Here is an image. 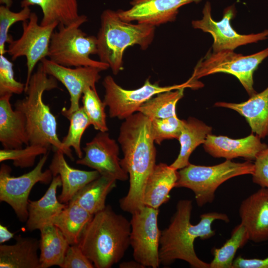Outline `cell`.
I'll return each instance as SVG.
<instances>
[{
  "instance_id": "1",
  "label": "cell",
  "mask_w": 268,
  "mask_h": 268,
  "mask_svg": "<svg viewBox=\"0 0 268 268\" xmlns=\"http://www.w3.org/2000/svg\"><path fill=\"white\" fill-rule=\"evenodd\" d=\"M123 152L121 164L129 177L127 194L120 200V206L133 214L144 205V189L155 165L156 148L151 131V120L137 112L122 124L118 138Z\"/></svg>"
},
{
  "instance_id": "2",
  "label": "cell",
  "mask_w": 268,
  "mask_h": 268,
  "mask_svg": "<svg viewBox=\"0 0 268 268\" xmlns=\"http://www.w3.org/2000/svg\"><path fill=\"white\" fill-rule=\"evenodd\" d=\"M193 209L192 201L181 200L177 203L176 211L168 226L161 231L159 247L160 265L168 266L177 260L187 262L194 268H210V265L197 255L194 242L199 238L206 240L213 237L215 231L212 223L216 220L228 222L226 214L217 212L205 213L200 216L196 224L191 222Z\"/></svg>"
},
{
  "instance_id": "3",
  "label": "cell",
  "mask_w": 268,
  "mask_h": 268,
  "mask_svg": "<svg viewBox=\"0 0 268 268\" xmlns=\"http://www.w3.org/2000/svg\"><path fill=\"white\" fill-rule=\"evenodd\" d=\"M131 222L108 205L93 215L78 245L94 268H110L130 245Z\"/></svg>"
},
{
  "instance_id": "4",
  "label": "cell",
  "mask_w": 268,
  "mask_h": 268,
  "mask_svg": "<svg viewBox=\"0 0 268 268\" xmlns=\"http://www.w3.org/2000/svg\"><path fill=\"white\" fill-rule=\"evenodd\" d=\"M57 88V80L45 72L40 62L24 91L26 96L16 101L14 107L25 116L29 144L52 147L66 155L58 135L56 118L43 100L45 91Z\"/></svg>"
},
{
  "instance_id": "5",
  "label": "cell",
  "mask_w": 268,
  "mask_h": 268,
  "mask_svg": "<svg viewBox=\"0 0 268 268\" xmlns=\"http://www.w3.org/2000/svg\"><path fill=\"white\" fill-rule=\"evenodd\" d=\"M100 19L96 36L97 55L100 61L107 64L116 75L123 69L125 50L135 45L146 50L153 40L155 26L124 21L117 11L111 9L104 10Z\"/></svg>"
},
{
  "instance_id": "6",
  "label": "cell",
  "mask_w": 268,
  "mask_h": 268,
  "mask_svg": "<svg viewBox=\"0 0 268 268\" xmlns=\"http://www.w3.org/2000/svg\"><path fill=\"white\" fill-rule=\"evenodd\" d=\"M87 21L85 15H80L68 25H59L58 30L53 32L49 45L48 57L51 61L67 67H91L107 70L109 66L90 58L97 54V38L88 36L80 27Z\"/></svg>"
},
{
  "instance_id": "7",
  "label": "cell",
  "mask_w": 268,
  "mask_h": 268,
  "mask_svg": "<svg viewBox=\"0 0 268 268\" xmlns=\"http://www.w3.org/2000/svg\"><path fill=\"white\" fill-rule=\"evenodd\" d=\"M254 169V163L248 160L241 163L226 160L213 166L190 163L178 171L175 187L192 191L197 205L202 207L213 201L217 189L224 182L236 176L252 175Z\"/></svg>"
},
{
  "instance_id": "8",
  "label": "cell",
  "mask_w": 268,
  "mask_h": 268,
  "mask_svg": "<svg viewBox=\"0 0 268 268\" xmlns=\"http://www.w3.org/2000/svg\"><path fill=\"white\" fill-rule=\"evenodd\" d=\"M102 85L105 90L103 102L108 108L109 116L120 120H125L137 112L143 103L159 93L183 88H198L202 86L201 83L191 77L184 83L171 86H160L158 82L152 83L148 78L139 88L126 89L118 84L111 75L104 77Z\"/></svg>"
},
{
  "instance_id": "9",
  "label": "cell",
  "mask_w": 268,
  "mask_h": 268,
  "mask_svg": "<svg viewBox=\"0 0 268 268\" xmlns=\"http://www.w3.org/2000/svg\"><path fill=\"white\" fill-rule=\"evenodd\" d=\"M267 57L268 48L248 56L237 54L232 50L210 52L198 63L191 77L198 80L216 73L230 74L239 80L251 97L257 93L254 88V73Z\"/></svg>"
},
{
  "instance_id": "10",
  "label": "cell",
  "mask_w": 268,
  "mask_h": 268,
  "mask_svg": "<svg viewBox=\"0 0 268 268\" xmlns=\"http://www.w3.org/2000/svg\"><path fill=\"white\" fill-rule=\"evenodd\" d=\"M48 156V153L43 155L33 169L18 177L11 176V169L7 165H0V201L8 204L21 222L28 218V198L32 188L38 182L48 184L53 179L49 169L43 171Z\"/></svg>"
},
{
  "instance_id": "11",
  "label": "cell",
  "mask_w": 268,
  "mask_h": 268,
  "mask_svg": "<svg viewBox=\"0 0 268 268\" xmlns=\"http://www.w3.org/2000/svg\"><path fill=\"white\" fill-rule=\"evenodd\" d=\"M159 212V209L144 206L132 214L130 245L134 260L145 268H157L160 265Z\"/></svg>"
},
{
  "instance_id": "12",
  "label": "cell",
  "mask_w": 268,
  "mask_h": 268,
  "mask_svg": "<svg viewBox=\"0 0 268 268\" xmlns=\"http://www.w3.org/2000/svg\"><path fill=\"white\" fill-rule=\"evenodd\" d=\"M59 23L54 22L47 25L38 23V17L31 12L29 19L22 22V33L19 38L12 40L6 53L12 61L24 56L27 68L25 90L28 86L35 67L39 62L48 57L52 35Z\"/></svg>"
},
{
  "instance_id": "13",
  "label": "cell",
  "mask_w": 268,
  "mask_h": 268,
  "mask_svg": "<svg viewBox=\"0 0 268 268\" xmlns=\"http://www.w3.org/2000/svg\"><path fill=\"white\" fill-rule=\"evenodd\" d=\"M235 12L234 6H229L224 10L222 19L215 21L211 16V4L207 1L202 9V18L192 21L194 28L201 30L212 35L213 39V52L223 50L234 51L240 46L256 43L268 38V29L257 34L245 35L237 33L231 25V20L234 16Z\"/></svg>"
},
{
  "instance_id": "14",
  "label": "cell",
  "mask_w": 268,
  "mask_h": 268,
  "mask_svg": "<svg viewBox=\"0 0 268 268\" xmlns=\"http://www.w3.org/2000/svg\"><path fill=\"white\" fill-rule=\"evenodd\" d=\"M84 156L79 158L77 164L84 165L116 180L125 181L129 175L121 164L119 147L107 132H99L83 148Z\"/></svg>"
},
{
  "instance_id": "15",
  "label": "cell",
  "mask_w": 268,
  "mask_h": 268,
  "mask_svg": "<svg viewBox=\"0 0 268 268\" xmlns=\"http://www.w3.org/2000/svg\"><path fill=\"white\" fill-rule=\"evenodd\" d=\"M45 72L60 81L67 89L70 105L68 109L63 108L62 114L66 116L80 107L79 101L87 87L96 88L101 78V69L91 67H67L60 65L46 58L40 62Z\"/></svg>"
},
{
  "instance_id": "16",
  "label": "cell",
  "mask_w": 268,
  "mask_h": 268,
  "mask_svg": "<svg viewBox=\"0 0 268 268\" xmlns=\"http://www.w3.org/2000/svg\"><path fill=\"white\" fill-rule=\"evenodd\" d=\"M201 0H133L131 7L117 12L124 21L159 26L175 20L182 6Z\"/></svg>"
},
{
  "instance_id": "17",
  "label": "cell",
  "mask_w": 268,
  "mask_h": 268,
  "mask_svg": "<svg viewBox=\"0 0 268 268\" xmlns=\"http://www.w3.org/2000/svg\"><path fill=\"white\" fill-rule=\"evenodd\" d=\"M239 213L249 240L255 243L268 240V189L261 187L244 200Z\"/></svg>"
},
{
  "instance_id": "18",
  "label": "cell",
  "mask_w": 268,
  "mask_h": 268,
  "mask_svg": "<svg viewBox=\"0 0 268 268\" xmlns=\"http://www.w3.org/2000/svg\"><path fill=\"white\" fill-rule=\"evenodd\" d=\"M256 134L240 139L209 134L203 143L205 151L215 158L226 160L242 157L248 161L255 160L258 155L268 146L261 142Z\"/></svg>"
},
{
  "instance_id": "19",
  "label": "cell",
  "mask_w": 268,
  "mask_h": 268,
  "mask_svg": "<svg viewBox=\"0 0 268 268\" xmlns=\"http://www.w3.org/2000/svg\"><path fill=\"white\" fill-rule=\"evenodd\" d=\"M12 95L0 96V142L5 149L21 148L29 144L25 116L12 109Z\"/></svg>"
},
{
  "instance_id": "20",
  "label": "cell",
  "mask_w": 268,
  "mask_h": 268,
  "mask_svg": "<svg viewBox=\"0 0 268 268\" xmlns=\"http://www.w3.org/2000/svg\"><path fill=\"white\" fill-rule=\"evenodd\" d=\"M49 169L53 177L60 176L62 189L58 200L67 204L78 191L100 176L94 170L85 171L70 167L65 158V154L59 150L55 151Z\"/></svg>"
},
{
  "instance_id": "21",
  "label": "cell",
  "mask_w": 268,
  "mask_h": 268,
  "mask_svg": "<svg viewBox=\"0 0 268 268\" xmlns=\"http://www.w3.org/2000/svg\"><path fill=\"white\" fill-rule=\"evenodd\" d=\"M62 186L60 176L53 177L50 185L43 196L39 200H29L28 216L25 228L28 231L40 230L51 224L52 219L66 206L57 197V190Z\"/></svg>"
},
{
  "instance_id": "22",
  "label": "cell",
  "mask_w": 268,
  "mask_h": 268,
  "mask_svg": "<svg viewBox=\"0 0 268 268\" xmlns=\"http://www.w3.org/2000/svg\"><path fill=\"white\" fill-rule=\"evenodd\" d=\"M215 106L233 110L244 117L252 133L260 138L268 136V87L240 103L218 102Z\"/></svg>"
},
{
  "instance_id": "23",
  "label": "cell",
  "mask_w": 268,
  "mask_h": 268,
  "mask_svg": "<svg viewBox=\"0 0 268 268\" xmlns=\"http://www.w3.org/2000/svg\"><path fill=\"white\" fill-rule=\"evenodd\" d=\"M178 179L177 170L166 163L156 164L144 189V205L159 209L170 200V193L175 187Z\"/></svg>"
},
{
  "instance_id": "24",
  "label": "cell",
  "mask_w": 268,
  "mask_h": 268,
  "mask_svg": "<svg viewBox=\"0 0 268 268\" xmlns=\"http://www.w3.org/2000/svg\"><path fill=\"white\" fill-rule=\"evenodd\" d=\"M13 245H0V268H41L38 250L40 240L16 236Z\"/></svg>"
},
{
  "instance_id": "25",
  "label": "cell",
  "mask_w": 268,
  "mask_h": 268,
  "mask_svg": "<svg viewBox=\"0 0 268 268\" xmlns=\"http://www.w3.org/2000/svg\"><path fill=\"white\" fill-rule=\"evenodd\" d=\"M211 131L210 126L196 118L190 117L187 120H184L183 126L178 138L180 144V152L170 166L178 170L188 165L192 152L199 145L203 144Z\"/></svg>"
},
{
  "instance_id": "26",
  "label": "cell",
  "mask_w": 268,
  "mask_h": 268,
  "mask_svg": "<svg viewBox=\"0 0 268 268\" xmlns=\"http://www.w3.org/2000/svg\"><path fill=\"white\" fill-rule=\"evenodd\" d=\"M116 181L100 175L78 191L68 203H76L94 215L106 207V198L116 187Z\"/></svg>"
},
{
  "instance_id": "27",
  "label": "cell",
  "mask_w": 268,
  "mask_h": 268,
  "mask_svg": "<svg viewBox=\"0 0 268 268\" xmlns=\"http://www.w3.org/2000/svg\"><path fill=\"white\" fill-rule=\"evenodd\" d=\"M39 230L41 268L60 267L70 246L69 243L62 231L53 224H47Z\"/></svg>"
},
{
  "instance_id": "28",
  "label": "cell",
  "mask_w": 268,
  "mask_h": 268,
  "mask_svg": "<svg viewBox=\"0 0 268 268\" xmlns=\"http://www.w3.org/2000/svg\"><path fill=\"white\" fill-rule=\"evenodd\" d=\"M22 8L39 6L43 17L40 24L47 25L54 22L59 25H68L76 20L80 15L78 13L77 0H22Z\"/></svg>"
},
{
  "instance_id": "29",
  "label": "cell",
  "mask_w": 268,
  "mask_h": 268,
  "mask_svg": "<svg viewBox=\"0 0 268 268\" xmlns=\"http://www.w3.org/2000/svg\"><path fill=\"white\" fill-rule=\"evenodd\" d=\"M93 215L79 205L68 203L52 220L66 237L70 245L78 244L81 235Z\"/></svg>"
},
{
  "instance_id": "30",
  "label": "cell",
  "mask_w": 268,
  "mask_h": 268,
  "mask_svg": "<svg viewBox=\"0 0 268 268\" xmlns=\"http://www.w3.org/2000/svg\"><path fill=\"white\" fill-rule=\"evenodd\" d=\"M184 89L183 88L159 93L143 103L137 112L151 120L176 116V105L183 97Z\"/></svg>"
},
{
  "instance_id": "31",
  "label": "cell",
  "mask_w": 268,
  "mask_h": 268,
  "mask_svg": "<svg viewBox=\"0 0 268 268\" xmlns=\"http://www.w3.org/2000/svg\"><path fill=\"white\" fill-rule=\"evenodd\" d=\"M249 240L248 233L240 223L234 227L230 238L220 248L213 249V258L209 264L210 268H232L236 252Z\"/></svg>"
},
{
  "instance_id": "32",
  "label": "cell",
  "mask_w": 268,
  "mask_h": 268,
  "mask_svg": "<svg viewBox=\"0 0 268 268\" xmlns=\"http://www.w3.org/2000/svg\"><path fill=\"white\" fill-rule=\"evenodd\" d=\"M65 117L69 121L67 134L62 140L66 152V155L71 160L73 159L71 150V147H72L78 158H81L83 155L80 145L81 140L84 131L91 125L89 120L82 106Z\"/></svg>"
},
{
  "instance_id": "33",
  "label": "cell",
  "mask_w": 268,
  "mask_h": 268,
  "mask_svg": "<svg viewBox=\"0 0 268 268\" xmlns=\"http://www.w3.org/2000/svg\"><path fill=\"white\" fill-rule=\"evenodd\" d=\"M82 107L87 116L91 125L99 132L108 131L103 101L100 99L96 88L87 87L82 96Z\"/></svg>"
},
{
  "instance_id": "34",
  "label": "cell",
  "mask_w": 268,
  "mask_h": 268,
  "mask_svg": "<svg viewBox=\"0 0 268 268\" xmlns=\"http://www.w3.org/2000/svg\"><path fill=\"white\" fill-rule=\"evenodd\" d=\"M48 149L42 146L32 144L21 148H3L0 150V162L12 160L16 167H31L34 165L37 157L47 153Z\"/></svg>"
},
{
  "instance_id": "35",
  "label": "cell",
  "mask_w": 268,
  "mask_h": 268,
  "mask_svg": "<svg viewBox=\"0 0 268 268\" xmlns=\"http://www.w3.org/2000/svg\"><path fill=\"white\" fill-rule=\"evenodd\" d=\"M31 13L29 6L23 7L19 12H13L10 8L2 5L0 6V55L6 53L5 46L13 39L8 35L11 26L18 22L28 20Z\"/></svg>"
},
{
  "instance_id": "36",
  "label": "cell",
  "mask_w": 268,
  "mask_h": 268,
  "mask_svg": "<svg viewBox=\"0 0 268 268\" xmlns=\"http://www.w3.org/2000/svg\"><path fill=\"white\" fill-rule=\"evenodd\" d=\"M184 124V120L177 115L151 120V131L154 142L158 144L165 139L178 138Z\"/></svg>"
},
{
  "instance_id": "37",
  "label": "cell",
  "mask_w": 268,
  "mask_h": 268,
  "mask_svg": "<svg viewBox=\"0 0 268 268\" xmlns=\"http://www.w3.org/2000/svg\"><path fill=\"white\" fill-rule=\"evenodd\" d=\"M13 66L4 55H0V96L20 94L25 91V84L15 79Z\"/></svg>"
},
{
  "instance_id": "38",
  "label": "cell",
  "mask_w": 268,
  "mask_h": 268,
  "mask_svg": "<svg viewBox=\"0 0 268 268\" xmlns=\"http://www.w3.org/2000/svg\"><path fill=\"white\" fill-rule=\"evenodd\" d=\"M61 268H93L91 261L85 255L78 244L70 245L67 249Z\"/></svg>"
},
{
  "instance_id": "39",
  "label": "cell",
  "mask_w": 268,
  "mask_h": 268,
  "mask_svg": "<svg viewBox=\"0 0 268 268\" xmlns=\"http://www.w3.org/2000/svg\"><path fill=\"white\" fill-rule=\"evenodd\" d=\"M254 165L253 182L262 188L268 189V147L258 155Z\"/></svg>"
},
{
  "instance_id": "40",
  "label": "cell",
  "mask_w": 268,
  "mask_h": 268,
  "mask_svg": "<svg viewBox=\"0 0 268 268\" xmlns=\"http://www.w3.org/2000/svg\"><path fill=\"white\" fill-rule=\"evenodd\" d=\"M232 268H268V257L260 259L239 256L234 259Z\"/></svg>"
},
{
  "instance_id": "41",
  "label": "cell",
  "mask_w": 268,
  "mask_h": 268,
  "mask_svg": "<svg viewBox=\"0 0 268 268\" xmlns=\"http://www.w3.org/2000/svg\"><path fill=\"white\" fill-rule=\"evenodd\" d=\"M14 236V233L10 232L7 227L2 224H0V243L1 244Z\"/></svg>"
},
{
  "instance_id": "42",
  "label": "cell",
  "mask_w": 268,
  "mask_h": 268,
  "mask_svg": "<svg viewBox=\"0 0 268 268\" xmlns=\"http://www.w3.org/2000/svg\"><path fill=\"white\" fill-rule=\"evenodd\" d=\"M119 267L121 268H144L142 265L139 262L134 261L124 262L120 264Z\"/></svg>"
},
{
  "instance_id": "43",
  "label": "cell",
  "mask_w": 268,
  "mask_h": 268,
  "mask_svg": "<svg viewBox=\"0 0 268 268\" xmlns=\"http://www.w3.org/2000/svg\"><path fill=\"white\" fill-rule=\"evenodd\" d=\"M0 3L10 8L12 3V0H0Z\"/></svg>"
}]
</instances>
